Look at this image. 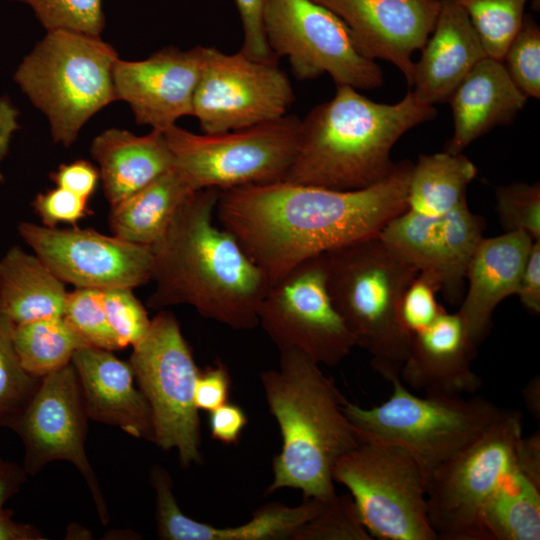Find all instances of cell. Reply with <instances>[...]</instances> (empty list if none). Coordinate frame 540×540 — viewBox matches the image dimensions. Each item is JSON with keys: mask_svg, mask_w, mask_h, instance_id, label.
Listing matches in <instances>:
<instances>
[{"mask_svg": "<svg viewBox=\"0 0 540 540\" xmlns=\"http://www.w3.org/2000/svg\"><path fill=\"white\" fill-rule=\"evenodd\" d=\"M413 163L380 182L335 190L277 181L220 190L217 216L270 285L301 262L380 233L407 210Z\"/></svg>", "mask_w": 540, "mask_h": 540, "instance_id": "obj_1", "label": "cell"}, {"mask_svg": "<svg viewBox=\"0 0 540 540\" xmlns=\"http://www.w3.org/2000/svg\"><path fill=\"white\" fill-rule=\"evenodd\" d=\"M219 193L207 188L188 196L151 246L155 289L148 306L189 305L205 318L250 330L270 284L233 234L213 224Z\"/></svg>", "mask_w": 540, "mask_h": 540, "instance_id": "obj_2", "label": "cell"}, {"mask_svg": "<svg viewBox=\"0 0 540 540\" xmlns=\"http://www.w3.org/2000/svg\"><path fill=\"white\" fill-rule=\"evenodd\" d=\"M436 114L412 91L386 104L336 85L335 95L301 120L297 152L282 181L344 191L376 184L396 166V142Z\"/></svg>", "mask_w": 540, "mask_h": 540, "instance_id": "obj_3", "label": "cell"}, {"mask_svg": "<svg viewBox=\"0 0 540 540\" xmlns=\"http://www.w3.org/2000/svg\"><path fill=\"white\" fill-rule=\"evenodd\" d=\"M260 378L282 436L267 494L293 488L304 498L331 500L336 495L333 467L360 442L343 412L345 397L319 364L298 349L280 351L279 368Z\"/></svg>", "mask_w": 540, "mask_h": 540, "instance_id": "obj_4", "label": "cell"}, {"mask_svg": "<svg viewBox=\"0 0 540 540\" xmlns=\"http://www.w3.org/2000/svg\"><path fill=\"white\" fill-rule=\"evenodd\" d=\"M324 254L330 298L356 345L369 352L384 379L400 378L410 338L398 306L419 270L378 234Z\"/></svg>", "mask_w": 540, "mask_h": 540, "instance_id": "obj_5", "label": "cell"}, {"mask_svg": "<svg viewBox=\"0 0 540 540\" xmlns=\"http://www.w3.org/2000/svg\"><path fill=\"white\" fill-rule=\"evenodd\" d=\"M46 32L13 79L46 116L54 142L69 147L92 116L117 101L113 69L119 57L98 35Z\"/></svg>", "mask_w": 540, "mask_h": 540, "instance_id": "obj_6", "label": "cell"}, {"mask_svg": "<svg viewBox=\"0 0 540 540\" xmlns=\"http://www.w3.org/2000/svg\"><path fill=\"white\" fill-rule=\"evenodd\" d=\"M384 403L362 408L349 401L343 412L360 441L397 445L411 454L426 474L472 442L508 409L480 396L426 393L419 397L398 379Z\"/></svg>", "mask_w": 540, "mask_h": 540, "instance_id": "obj_7", "label": "cell"}, {"mask_svg": "<svg viewBox=\"0 0 540 540\" xmlns=\"http://www.w3.org/2000/svg\"><path fill=\"white\" fill-rule=\"evenodd\" d=\"M301 119L286 114L254 126L195 134L176 124L163 130L173 166L194 190L282 181L299 142Z\"/></svg>", "mask_w": 540, "mask_h": 540, "instance_id": "obj_8", "label": "cell"}, {"mask_svg": "<svg viewBox=\"0 0 540 540\" xmlns=\"http://www.w3.org/2000/svg\"><path fill=\"white\" fill-rule=\"evenodd\" d=\"M522 415L508 412L428 476L430 525L443 540H485L482 517L517 466Z\"/></svg>", "mask_w": 540, "mask_h": 540, "instance_id": "obj_9", "label": "cell"}, {"mask_svg": "<svg viewBox=\"0 0 540 540\" xmlns=\"http://www.w3.org/2000/svg\"><path fill=\"white\" fill-rule=\"evenodd\" d=\"M332 476L350 491L372 538L437 539L428 519V475L403 448L360 441L336 461Z\"/></svg>", "mask_w": 540, "mask_h": 540, "instance_id": "obj_10", "label": "cell"}, {"mask_svg": "<svg viewBox=\"0 0 540 540\" xmlns=\"http://www.w3.org/2000/svg\"><path fill=\"white\" fill-rule=\"evenodd\" d=\"M152 412L154 443L177 449L180 464L202 461L200 418L194 401L200 370L176 317L169 311L151 319L146 335L133 346L129 361Z\"/></svg>", "mask_w": 540, "mask_h": 540, "instance_id": "obj_11", "label": "cell"}, {"mask_svg": "<svg viewBox=\"0 0 540 540\" xmlns=\"http://www.w3.org/2000/svg\"><path fill=\"white\" fill-rule=\"evenodd\" d=\"M263 25L277 58L287 57L299 80L327 73L336 85L380 87L384 74L357 48L345 23L313 0H265Z\"/></svg>", "mask_w": 540, "mask_h": 540, "instance_id": "obj_12", "label": "cell"}, {"mask_svg": "<svg viewBox=\"0 0 540 540\" xmlns=\"http://www.w3.org/2000/svg\"><path fill=\"white\" fill-rule=\"evenodd\" d=\"M258 325L280 351L298 349L319 365L335 366L357 346L330 298L324 253L270 285L259 306Z\"/></svg>", "mask_w": 540, "mask_h": 540, "instance_id": "obj_13", "label": "cell"}, {"mask_svg": "<svg viewBox=\"0 0 540 540\" xmlns=\"http://www.w3.org/2000/svg\"><path fill=\"white\" fill-rule=\"evenodd\" d=\"M295 100L278 60L253 59L203 48L192 116L207 134L254 126L287 114Z\"/></svg>", "mask_w": 540, "mask_h": 540, "instance_id": "obj_14", "label": "cell"}, {"mask_svg": "<svg viewBox=\"0 0 540 540\" xmlns=\"http://www.w3.org/2000/svg\"><path fill=\"white\" fill-rule=\"evenodd\" d=\"M88 413L72 363L42 378L34 397L12 430L24 445L23 468L37 474L49 462H71L84 477L102 524L109 513L85 451Z\"/></svg>", "mask_w": 540, "mask_h": 540, "instance_id": "obj_15", "label": "cell"}, {"mask_svg": "<svg viewBox=\"0 0 540 540\" xmlns=\"http://www.w3.org/2000/svg\"><path fill=\"white\" fill-rule=\"evenodd\" d=\"M18 233L45 265L76 288H136L151 281L149 246L76 226L60 229L20 222Z\"/></svg>", "mask_w": 540, "mask_h": 540, "instance_id": "obj_16", "label": "cell"}, {"mask_svg": "<svg viewBox=\"0 0 540 540\" xmlns=\"http://www.w3.org/2000/svg\"><path fill=\"white\" fill-rule=\"evenodd\" d=\"M484 220L472 213L467 201L440 216L405 211L378 234L411 262L433 277L451 304H460L469 262L481 242Z\"/></svg>", "mask_w": 540, "mask_h": 540, "instance_id": "obj_17", "label": "cell"}, {"mask_svg": "<svg viewBox=\"0 0 540 540\" xmlns=\"http://www.w3.org/2000/svg\"><path fill=\"white\" fill-rule=\"evenodd\" d=\"M204 46L166 47L138 61L118 59L113 69L117 100L125 101L139 125L155 130L192 116Z\"/></svg>", "mask_w": 540, "mask_h": 540, "instance_id": "obj_18", "label": "cell"}, {"mask_svg": "<svg viewBox=\"0 0 540 540\" xmlns=\"http://www.w3.org/2000/svg\"><path fill=\"white\" fill-rule=\"evenodd\" d=\"M348 27L359 51L393 64L412 85V55L430 36L440 0H313Z\"/></svg>", "mask_w": 540, "mask_h": 540, "instance_id": "obj_19", "label": "cell"}, {"mask_svg": "<svg viewBox=\"0 0 540 540\" xmlns=\"http://www.w3.org/2000/svg\"><path fill=\"white\" fill-rule=\"evenodd\" d=\"M476 346L458 312L444 311L429 327L410 337L400 380L426 393H475L482 386L471 366Z\"/></svg>", "mask_w": 540, "mask_h": 540, "instance_id": "obj_20", "label": "cell"}, {"mask_svg": "<svg viewBox=\"0 0 540 540\" xmlns=\"http://www.w3.org/2000/svg\"><path fill=\"white\" fill-rule=\"evenodd\" d=\"M156 493V524L164 540H285L317 515L330 500L304 498L290 507L268 503L254 513L250 521L236 527H215L186 516L179 508L172 490V479L164 468L150 473Z\"/></svg>", "mask_w": 540, "mask_h": 540, "instance_id": "obj_21", "label": "cell"}, {"mask_svg": "<svg viewBox=\"0 0 540 540\" xmlns=\"http://www.w3.org/2000/svg\"><path fill=\"white\" fill-rule=\"evenodd\" d=\"M73 364L89 419L120 427L127 434L154 442L150 405L134 385L129 362L111 351L87 345L75 351Z\"/></svg>", "mask_w": 540, "mask_h": 540, "instance_id": "obj_22", "label": "cell"}, {"mask_svg": "<svg viewBox=\"0 0 540 540\" xmlns=\"http://www.w3.org/2000/svg\"><path fill=\"white\" fill-rule=\"evenodd\" d=\"M414 62L413 94L434 106L447 102L474 66L488 56L467 14L452 0H440L434 28Z\"/></svg>", "mask_w": 540, "mask_h": 540, "instance_id": "obj_23", "label": "cell"}, {"mask_svg": "<svg viewBox=\"0 0 540 540\" xmlns=\"http://www.w3.org/2000/svg\"><path fill=\"white\" fill-rule=\"evenodd\" d=\"M534 240L522 231L483 238L467 268L466 294L458 314L478 345L488 334L497 305L515 295L519 278Z\"/></svg>", "mask_w": 540, "mask_h": 540, "instance_id": "obj_24", "label": "cell"}, {"mask_svg": "<svg viewBox=\"0 0 540 540\" xmlns=\"http://www.w3.org/2000/svg\"><path fill=\"white\" fill-rule=\"evenodd\" d=\"M527 100L511 80L503 62L486 56L447 101L452 109L454 129L444 151L463 153L467 146L493 128L511 124Z\"/></svg>", "mask_w": 540, "mask_h": 540, "instance_id": "obj_25", "label": "cell"}, {"mask_svg": "<svg viewBox=\"0 0 540 540\" xmlns=\"http://www.w3.org/2000/svg\"><path fill=\"white\" fill-rule=\"evenodd\" d=\"M90 153L110 206L139 191L173 166V158L160 130L138 136L112 128L97 135Z\"/></svg>", "mask_w": 540, "mask_h": 540, "instance_id": "obj_26", "label": "cell"}, {"mask_svg": "<svg viewBox=\"0 0 540 540\" xmlns=\"http://www.w3.org/2000/svg\"><path fill=\"white\" fill-rule=\"evenodd\" d=\"M67 293L36 254L13 246L0 259V307L15 324L63 317Z\"/></svg>", "mask_w": 540, "mask_h": 540, "instance_id": "obj_27", "label": "cell"}, {"mask_svg": "<svg viewBox=\"0 0 540 540\" xmlns=\"http://www.w3.org/2000/svg\"><path fill=\"white\" fill-rule=\"evenodd\" d=\"M195 191L172 166L139 191L111 206L109 226L113 235L151 247L162 237L180 205Z\"/></svg>", "mask_w": 540, "mask_h": 540, "instance_id": "obj_28", "label": "cell"}, {"mask_svg": "<svg viewBox=\"0 0 540 540\" xmlns=\"http://www.w3.org/2000/svg\"><path fill=\"white\" fill-rule=\"evenodd\" d=\"M477 168L463 153L422 154L413 164L407 211L424 216L443 215L466 200L467 186Z\"/></svg>", "mask_w": 540, "mask_h": 540, "instance_id": "obj_29", "label": "cell"}, {"mask_svg": "<svg viewBox=\"0 0 540 540\" xmlns=\"http://www.w3.org/2000/svg\"><path fill=\"white\" fill-rule=\"evenodd\" d=\"M482 528L485 540L540 539V483L518 464L486 507Z\"/></svg>", "mask_w": 540, "mask_h": 540, "instance_id": "obj_30", "label": "cell"}, {"mask_svg": "<svg viewBox=\"0 0 540 540\" xmlns=\"http://www.w3.org/2000/svg\"><path fill=\"white\" fill-rule=\"evenodd\" d=\"M14 344L23 368L39 378L65 367L77 349L89 345L63 317L15 324Z\"/></svg>", "mask_w": 540, "mask_h": 540, "instance_id": "obj_31", "label": "cell"}, {"mask_svg": "<svg viewBox=\"0 0 540 540\" xmlns=\"http://www.w3.org/2000/svg\"><path fill=\"white\" fill-rule=\"evenodd\" d=\"M15 323L0 307V427L12 429L38 390L42 378L22 366L14 344Z\"/></svg>", "mask_w": 540, "mask_h": 540, "instance_id": "obj_32", "label": "cell"}, {"mask_svg": "<svg viewBox=\"0 0 540 540\" xmlns=\"http://www.w3.org/2000/svg\"><path fill=\"white\" fill-rule=\"evenodd\" d=\"M467 14L486 54L501 60L519 29L527 0H452Z\"/></svg>", "mask_w": 540, "mask_h": 540, "instance_id": "obj_33", "label": "cell"}, {"mask_svg": "<svg viewBox=\"0 0 540 540\" xmlns=\"http://www.w3.org/2000/svg\"><path fill=\"white\" fill-rule=\"evenodd\" d=\"M63 318L89 345L109 351L121 349L106 317L103 289L76 288L68 292Z\"/></svg>", "mask_w": 540, "mask_h": 540, "instance_id": "obj_34", "label": "cell"}, {"mask_svg": "<svg viewBox=\"0 0 540 540\" xmlns=\"http://www.w3.org/2000/svg\"><path fill=\"white\" fill-rule=\"evenodd\" d=\"M351 495H335L291 540H370Z\"/></svg>", "mask_w": 540, "mask_h": 540, "instance_id": "obj_35", "label": "cell"}, {"mask_svg": "<svg viewBox=\"0 0 540 540\" xmlns=\"http://www.w3.org/2000/svg\"><path fill=\"white\" fill-rule=\"evenodd\" d=\"M26 4L46 31L70 30L90 35L102 33V0H12Z\"/></svg>", "mask_w": 540, "mask_h": 540, "instance_id": "obj_36", "label": "cell"}, {"mask_svg": "<svg viewBox=\"0 0 540 540\" xmlns=\"http://www.w3.org/2000/svg\"><path fill=\"white\" fill-rule=\"evenodd\" d=\"M502 62L527 98H540V27L531 14L524 15Z\"/></svg>", "mask_w": 540, "mask_h": 540, "instance_id": "obj_37", "label": "cell"}, {"mask_svg": "<svg viewBox=\"0 0 540 540\" xmlns=\"http://www.w3.org/2000/svg\"><path fill=\"white\" fill-rule=\"evenodd\" d=\"M496 211L505 232L522 231L540 240V184L522 182L495 189Z\"/></svg>", "mask_w": 540, "mask_h": 540, "instance_id": "obj_38", "label": "cell"}, {"mask_svg": "<svg viewBox=\"0 0 540 540\" xmlns=\"http://www.w3.org/2000/svg\"><path fill=\"white\" fill-rule=\"evenodd\" d=\"M103 303L108 323L121 348L135 346L142 340L151 320L131 288L103 289Z\"/></svg>", "mask_w": 540, "mask_h": 540, "instance_id": "obj_39", "label": "cell"}, {"mask_svg": "<svg viewBox=\"0 0 540 540\" xmlns=\"http://www.w3.org/2000/svg\"><path fill=\"white\" fill-rule=\"evenodd\" d=\"M439 291L436 280L424 272H419L405 289L398 306V319L409 338L425 330L446 311L436 299Z\"/></svg>", "mask_w": 540, "mask_h": 540, "instance_id": "obj_40", "label": "cell"}, {"mask_svg": "<svg viewBox=\"0 0 540 540\" xmlns=\"http://www.w3.org/2000/svg\"><path fill=\"white\" fill-rule=\"evenodd\" d=\"M87 203L88 199L56 187L38 194L34 198L32 206L44 226L56 227L61 222L75 226L90 212Z\"/></svg>", "mask_w": 540, "mask_h": 540, "instance_id": "obj_41", "label": "cell"}, {"mask_svg": "<svg viewBox=\"0 0 540 540\" xmlns=\"http://www.w3.org/2000/svg\"><path fill=\"white\" fill-rule=\"evenodd\" d=\"M243 28L241 51L258 60H278L265 36L263 13L265 0H235Z\"/></svg>", "mask_w": 540, "mask_h": 540, "instance_id": "obj_42", "label": "cell"}, {"mask_svg": "<svg viewBox=\"0 0 540 540\" xmlns=\"http://www.w3.org/2000/svg\"><path fill=\"white\" fill-rule=\"evenodd\" d=\"M231 379L221 362L200 371L195 384L194 401L198 410L212 411L228 402Z\"/></svg>", "mask_w": 540, "mask_h": 540, "instance_id": "obj_43", "label": "cell"}, {"mask_svg": "<svg viewBox=\"0 0 540 540\" xmlns=\"http://www.w3.org/2000/svg\"><path fill=\"white\" fill-rule=\"evenodd\" d=\"M50 178L57 187L86 199L94 193L100 179L98 169L86 160L62 164Z\"/></svg>", "mask_w": 540, "mask_h": 540, "instance_id": "obj_44", "label": "cell"}, {"mask_svg": "<svg viewBox=\"0 0 540 540\" xmlns=\"http://www.w3.org/2000/svg\"><path fill=\"white\" fill-rule=\"evenodd\" d=\"M209 427L212 439L225 444H236L248 420L238 405L225 403L209 412Z\"/></svg>", "mask_w": 540, "mask_h": 540, "instance_id": "obj_45", "label": "cell"}, {"mask_svg": "<svg viewBox=\"0 0 540 540\" xmlns=\"http://www.w3.org/2000/svg\"><path fill=\"white\" fill-rule=\"evenodd\" d=\"M515 295L529 312H540V240L531 245Z\"/></svg>", "mask_w": 540, "mask_h": 540, "instance_id": "obj_46", "label": "cell"}, {"mask_svg": "<svg viewBox=\"0 0 540 540\" xmlns=\"http://www.w3.org/2000/svg\"><path fill=\"white\" fill-rule=\"evenodd\" d=\"M519 468L540 483V433L535 431L528 438L522 437L517 454Z\"/></svg>", "mask_w": 540, "mask_h": 540, "instance_id": "obj_47", "label": "cell"}, {"mask_svg": "<svg viewBox=\"0 0 540 540\" xmlns=\"http://www.w3.org/2000/svg\"><path fill=\"white\" fill-rule=\"evenodd\" d=\"M27 476L23 466L0 458V509L20 491Z\"/></svg>", "mask_w": 540, "mask_h": 540, "instance_id": "obj_48", "label": "cell"}, {"mask_svg": "<svg viewBox=\"0 0 540 540\" xmlns=\"http://www.w3.org/2000/svg\"><path fill=\"white\" fill-rule=\"evenodd\" d=\"M18 129V110L9 98H0V164L6 156L11 140ZM2 180L3 175L0 172V182Z\"/></svg>", "mask_w": 540, "mask_h": 540, "instance_id": "obj_49", "label": "cell"}, {"mask_svg": "<svg viewBox=\"0 0 540 540\" xmlns=\"http://www.w3.org/2000/svg\"><path fill=\"white\" fill-rule=\"evenodd\" d=\"M40 530L30 524L18 523L13 519V511L0 509V540H43Z\"/></svg>", "mask_w": 540, "mask_h": 540, "instance_id": "obj_50", "label": "cell"}, {"mask_svg": "<svg viewBox=\"0 0 540 540\" xmlns=\"http://www.w3.org/2000/svg\"><path fill=\"white\" fill-rule=\"evenodd\" d=\"M523 397L527 409L534 418L540 417V378L535 376L526 385L523 390Z\"/></svg>", "mask_w": 540, "mask_h": 540, "instance_id": "obj_51", "label": "cell"}, {"mask_svg": "<svg viewBox=\"0 0 540 540\" xmlns=\"http://www.w3.org/2000/svg\"><path fill=\"white\" fill-rule=\"evenodd\" d=\"M532 1H533L534 8L539 10L540 0H532Z\"/></svg>", "mask_w": 540, "mask_h": 540, "instance_id": "obj_52", "label": "cell"}]
</instances>
